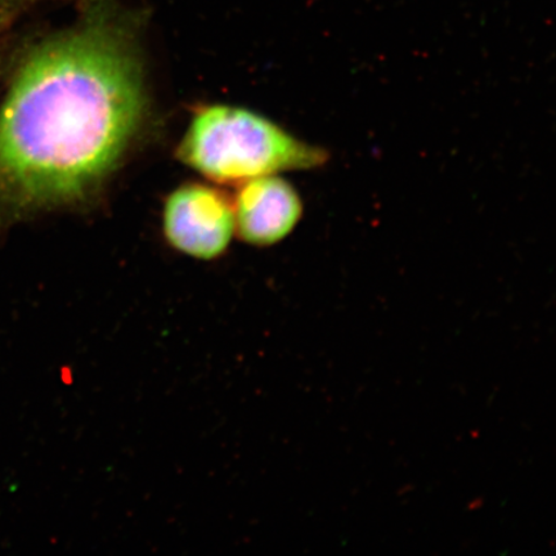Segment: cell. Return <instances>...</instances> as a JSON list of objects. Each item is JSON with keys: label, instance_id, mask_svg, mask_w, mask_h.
I'll list each match as a JSON object with an SVG mask.
<instances>
[{"label": "cell", "instance_id": "7a4b0ae2", "mask_svg": "<svg viewBox=\"0 0 556 556\" xmlns=\"http://www.w3.org/2000/svg\"><path fill=\"white\" fill-rule=\"evenodd\" d=\"M177 155L218 184L313 170L329 162L325 149L301 141L253 111L225 104H212L194 113Z\"/></svg>", "mask_w": 556, "mask_h": 556}, {"label": "cell", "instance_id": "5b68a950", "mask_svg": "<svg viewBox=\"0 0 556 556\" xmlns=\"http://www.w3.org/2000/svg\"><path fill=\"white\" fill-rule=\"evenodd\" d=\"M35 2H39V0H0V24L11 20L20 11L27 9Z\"/></svg>", "mask_w": 556, "mask_h": 556}, {"label": "cell", "instance_id": "277c9868", "mask_svg": "<svg viewBox=\"0 0 556 556\" xmlns=\"http://www.w3.org/2000/svg\"><path fill=\"white\" fill-rule=\"evenodd\" d=\"M235 228L254 247H273L294 231L303 201L294 186L277 174L243 182L235 204Z\"/></svg>", "mask_w": 556, "mask_h": 556}, {"label": "cell", "instance_id": "3957f363", "mask_svg": "<svg viewBox=\"0 0 556 556\" xmlns=\"http://www.w3.org/2000/svg\"><path fill=\"white\" fill-rule=\"evenodd\" d=\"M233 232V205L215 187L187 184L165 201V238L180 253L201 261L217 260L226 253Z\"/></svg>", "mask_w": 556, "mask_h": 556}, {"label": "cell", "instance_id": "6da1fadb", "mask_svg": "<svg viewBox=\"0 0 556 556\" xmlns=\"http://www.w3.org/2000/svg\"><path fill=\"white\" fill-rule=\"evenodd\" d=\"M138 31L117 0H81L21 59L0 102V224L81 200L119 165L148 106Z\"/></svg>", "mask_w": 556, "mask_h": 556}]
</instances>
